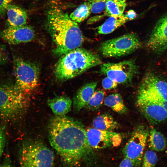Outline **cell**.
<instances>
[{
    "label": "cell",
    "mask_w": 167,
    "mask_h": 167,
    "mask_svg": "<svg viewBox=\"0 0 167 167\" xmlns=\"http://www.w3.org/2000/svg\"><path fill=\"white\" fill-rule=\"evenodd\" d=\"M48 132L51 145L68 165H77L93 153L86 129L75 119L65 115L55 116L49 122Z\"/></svg>",
    "instance_id": "6da1fadb"
},
{
    "label": "cell",
    "mask_w": 167,
    "mask_h": 167,
    "mask_svg": "<svg viewBox=\"0 0 167 167\" xmlns=\"http://www.w3.org/2000/svg\"><path fill=\"white\" fill-rule=\"evenodd\" d=\"M46 27L54 44L53 52L58 55L79 47L84 39L78 24L57 7L47 13Z\"/></svg>",
    "instance_id": "7a4b0ae2"
},
{
    "label": "cell",
    "mask_w": 167,
    "mask_h": 167,
    "mask_svg": "<svg viewBox=\"0 0 167 167\" xmlns=\"http://www.w3.org/2000/svg\"><path fill=\"white\" fill-rule=\"evenodd\" d=\"M101 63L98 54L79 47L62 55L56 64L54 74L58 80L66 81L78 76Z\"/></svg>",
    "instance_id": "3957f363"
},
{
    "label": "cell",
    "mask_w": 167,
    "mask_h": 167,
    "mask_svg": "<svg viewBox=\"0 0 167 167\" xmlns=\"http://www.w3.org/2000/svg\"><path fill=\"white\" fill-rule=\"evenodd\" d=\"M25 94L16 86L0 87V118L10 121L21 115L27 105Z\"/></svg>",
    "instance_id": "277c9868"
},
{
    "label": "cell",
    "mask_w": 167,
    "mask_h": 167,
    "mask_svg": "<svg viewBox=\"0 0 167 167\" xmlns=\"http://www.w3.org/2000/svg\"><path fill=\"white\" fill-rule=\"evenodd\" d=\"M54 160L53 152L40 141H27L22 147L20 167H53Z\"/></svg>",
    "instance_id": "5b68a950"
},
{
    "label": "cell",
    "mask_w": 167,
    "mask_h": 167,
    "mask_svg": "<svg viewBox=\"0 0 167 167\" xmlns=\"http://www.w3.org/2000/svg\"><path fill=\"white\" fill-rule=\"evenodd\" d=\"M142 45L138 35L135 32H131L103 42L99 50L105 57H118L134 52Z\"/></svg>",
    "instance_id": "8992f818"
},
{
    "label": "cell",
    "mask_w": 167,
    "mask_h": 167,
    "mask_svg": "<svg viewBox=\"0 0 167 167\" xmlns=\"http://www.w3.org/2000/svg\"><path fill=\"white\" fill-rule=\"evenodd\" d=\"M14 71L16 86L19 90L26 93L36 88L39 74L37 65L18 58L14 61Z\"/></svg>",
    "instance_id": "52a82bcc"
},
{
    "label": "cell",
    "mask_w": 167,
    "mask_h": 167,
    "mask_svg": "<svg viewBox=\"0 0 167 167\" xmlns=\"http://www.w3.org/2000/svg\"><path fill=\"white\" fill-rule=\"evenodd\" d=\"M100 72L118 84L131 83L138 74L139 67L135 60H124L117 63L108 62L101 66Z\"/></svg>",
    "instance_id": "ba28073f"
},
{
    "label": "cell",
    "mask_w": 167,
    "mask_h": 167,
    "mask_svg": "<svg viewBox=\"0 0 167 167\" xmlns=\"http://www.w3.org/2000/svg\"><path fill=\"white\" fill-rule=\"evenodd\" d=\"M149 133L147 127L143 125L138 126L123 148L124 157L132 161L134 167H140Z\"/></svg>",
    "instance_id": "9c48e42d"
},
{
    "label": "cell",
    "mask_w": 167,
    "mask_h": 167,
    "mask_svg": "<svg viewBox=\"0 0 167 167\" xmlns=\"http://www.w3.org/2000/svg\"><path fill=\"white\" fill-rule=\"evenodd\" d=\"M137 94L138 99L167 100V82L154 73L148 72L142 79Z\"/></svg>",
    "instance_id": "30bf717a"
},
{
    "label": "cell",
    "mask_w": 167,
    "mask_h": 167,
    "mask_svg": "<svg viewBox=\"0 0 167 167\" xmlns=\"http://www.w3.org/2000/svg\"><path fill=\"white\" fill-rule=\"evenodd\" d=\"M88 143L92 149H101L111 146L117 147L121 143V135L112 131L100 130L94 128L86 129Z\"/></svg>",
    "instance_id": "8fae6325"
},
{
    "label": "cell",
    "mask_w": 167,
    "mask_h": 167,
    "mask_svg": "<svg viewBox=\"0 0 167 167\" xmlns=\"http://www.w3.org/2000/svg\"><path fill=\"white\" fill-rule=\"evenodd\" d=\"M146 46L156 54H163L167 49V12L157 21L146 43Z\"/></svg>",
    "instance_id": "7c38bea8"
},
{
    "label": "cell",
    "mask_w": 167,
    "mask_h": 167,
    "mask_svg": "<svg viewBox=\"0 0 167 167\" xmlns=\"http://www.w3.org/2000/svg\"><path fill=\"white\" fill-rule=\"evenodd\" d=\"M0 37L10 44L17 45L31 41L35 32L31 27L26 25L8 27L0 31Z\"/></svg>",
    "instance_id": "4fadbf2b"
},
{
    "label": "cell",
    "mask_w": 167,
    "mask_h": 167,
    "mask_svg": "<svg viewBox=\"0 0 167 167\" xmlns=\"http://www.w3.org/2000/svg\"><path fill=\"white\" fill-rule=\"evenodd\" d=\"M136 104L141 113L152 124H157L167 119V111L158 104L137 99Z\"/></svg>",
    "instance_id": "5bb4252c"
},
{
    "label": "cell",
    "mask_w": 167,
    "mask_h": 167,
    "mask_svg": "<svg viewBox=\"0 0 167 167\" xmlns=\"http://www.w3.org/2000/svg\"><path fill=\"white\" fill-rule=\"evenodd\" d=\"M97 84V82H89L78 90L73 99V107L76 111H79L85 107L94 94Z\"/></svg>",
    "instance_id": "9a60e30c"
},
{
    "label": "cell",
    "mask_w": 167,
    "mask_h": 167,
    "mask_svg": "<svg viewBox=\"0 0 167 167\" xmlns=\"http://www.w3.org/2000/svg\"><path fill=\"white\" fill-rule=\"evenodd\" d=\"M6 24L7 27L25 25L27 14L25 10L18 6L9 4L7 7Z\"/></svg>",
    "instance_id": "2e32d148"
},
{
    "label": "cell",
    "mask_w": 167,
    "mask_h": 167,
    "mask_svg": "<svg viewBox=\"0 0 167 167\" xmlns=\"http://www.w3.org/2000/svg\"><path fill=\"white\" fill-rule=\"evenodd\" d=\"M72 103L68 97L60 96L48 99L47 104L53 113L57 116H63L70 112Z\"/></svg>",
    "instance_id": "e0dca14e"
},
{
    "label": "cell",
    "mask_w": 167,
    "mask_h": 167,
    "mask_svg": "<svg viewBox=\"0 0 167 167\" xmlns=\"http://www.w3.org/2000/svg\"><path fill=\"white\" fill-rule=\"evenodd\" d=\"M109 17L103 24L97 28L98 34L110 33L129 21L124 14L120 16Z\"/></svg>",
    "instance_id": "ac0fdd59"
},
{
    "label": "cell",
    "mask_w": 167,
    "mask_h": 167,
    "mask_svg": "<svg viewBox=\"0 0 167 167\" xmlns=\"http://www.w3.org/2000/svg\"><path fill=\"white\" fill-rule=\"evenodd\" d=\"M93 128L101 130L112 131L118 126V123L113 117L108 114L100 115L96 117L92 122Z\"/></svg>",
    "instance_id": "d6986e66"
},
{
    "label": "cell",
    "mask_w": 167,
    "mask_h": 167,
    "mask_svg": "<svg viewBox=\"0 0 167 167\" xmlns=\"http://www.w3.org/2000/svg\"><path fill=\"white\" fill-rule=\"evenodd\" d=\"M126 0H107L105 9L104 14L101 15L105 16H118L123 14L126 7Z\"/></svg>",
    "instance_id": "ffe728a7"
},
{
    "label": "cell",
    "mask_w": 167,
    "mask_h": 167,
    "mask_svg": "<svg viewBox=\"0 0 167 167\" xmlns=\"http://www.w3.org/2000/svg\"><path fill=\"white\" fill-rule=\"evenodd\" d=\"M104 102L105 105L117 113L123 114L127 112V108L119 94L115 93L108 95L105 98Z\"/></svg>",
    "instance_id": "44dd1931"
},
{
    "label": "cell",
    "mask_w": 167,
    "mask_h": 167,
    "mask_svg": "<svg viewBox=\"0 0 167 167\" xmlns=\"http://www.w3.org/2000/svg\"><path fill=\"white\" fill-rule=\"evenodd\" d=\"M149 134L148 146L150 149L157 152L164 150L166 147V141L162 134L153 127Z\"/></svg>",
    "instance_id": "7402d4cb"
},
{
    "label": "cell",
    "mask_w": 167,
    "mask_h": 167,
    "mask_svg": "<svg viewBox=\"0 0 167 167\" xmlns=\"http://www.w3.org/2000/svg\"><path fill=\"white\" fill-rule=\"evenodd\" d=\"M91 12L90 5L85 2L76 8L69 16L73 21L79 23L87 19Z\"/></svg>",
    "instance_id": "603a6c76"
},
{
    "label": "cell",
    "mask_w": 167,
    "mask_h": 167,
    "mask_svg": "<svg viewBox=\"0 0 167 167\" xmlns=\"http://www.w3.org/2000/svg\"><path fill=\"white\" fill-rule=\"evenodd\" d=\"M104 96V92L101 90L95 91L85 107L92 110L97 109L102 104Z\"/></svg>",
    "instance_id": "cb8c5ba5"
},
{
    "label": "cell",
    "mask_w": 167,
    "mask_h": 167,
    "mask_svg": "<svg viewBox=\"0 0 167 167\" xmlns=\"http://www.w3.org/2000/svg\"><path fill=\"white\" fill-rule=\"evenodd\" d=\"M157 160L154 152L151 150H147L143 156L142 167H155Z\"/></svg>",
    "instance_id": "d4e9b609"
},
{
    "label": "cell",
    "mask_w": 167,
    "mask_h": 167,
    "mask_svg": "<svg viewBox=\"0 0 167 167\" xmlns=\"http://www.w3.org/2000/svg\"><path fill=\"white\" fill-rule=\"evenodd\" d=\"M90 5L91 12L98 14L105 9L107 0H87Z\"/></svg>",
    "instance_id": "484cf974"
},
{
    "label": "cell",
    "mask_w": 167,
    "mask_h": 167,
    "mask_svg": "<svg viewBox=\"0 0 167 167\" xmlns=\"http://www.w3.org/2000/svg\"><path fill=\"white\" fill-rule=\"evenodd\" d=\"M6 140L5 128L4 126L0 127V162L5 147Z\"/></svg>",
    "instance_id": "4316f807"
},
{
    "label": "cell",
    "mask_w": 167,
    "mask_h": 167,
    "mask_svg": "<svg viewBox=\"0 0 167 167\" xmlns=\"http://www.w3.org/2000/svg\"><path fill=\"white\" fill-rule=\"evenodd\" d=\"M118 83L107 77L102 80V85L105 89H111L116 88L118 86Z\"/></svg>",
    "instance_id": "83f0119b"
},
{
    "label": "cell",
    "mask_w": 167,
    "mask_h": 167,
    "mask_svg": "<svg viewBox=\"0 0 167 167\" xmlns=\"http://www.w3.org/2000/svg\"><path fill=\"white\" fill-rule=\"evenodd\" d=\"M14 0H0V18L5 15L8 5Z\"/></svg>",
    "instance_id": "f1b7e54d"
},
{
    "label": "cell",
    "mask_w": 167,
    "mask_h": 167,
    "mask_svg": "<svg viewBox=\"0 0 167 167\" xmlns=\"http://www.w3.org/2000/svg\"><path fill=\"white\" fill-rule=\"evenodd\" d=\"M118 167H134L132 161L128 158L124 157L120 162Z\"/></svg>",
    "instance_id": "f546056e"
},
{
    "label": "cell",
    "mask_w": 167,
    "mask_h": 167,
    "mask_svg": "<svg viewBox=\"0 0 167 167\" xmlns=\"http://www.w3.org/2000/svg\"><path fill=\"white\" fill-rule=\"evenodd\" d=\"M129 21L134 19L137 17V14L135 11L130 10L125 14Z\"/></svg>",
    "instance_id": "4dcf8cb0"
},
{
    "label": "cell",
    "mask_w": 167,
    "mask_h": 167,
    "mask_svg": "<svg viewBox=\"0 0 167 167\" xmlns=\"http://www.w3.org/2000/svg\"><path fill=\"white\" fill-rule=\"evenodd\" d=\"M158 104L162 106L167 111V100L163 99L147 100Z\"/></svg>",
    "instance_id": "1f68e13d"
},
{
    "label": "cell",
    "mask_w": 167,
    "mask_h": 167,
    "mask_svg": "<svg viewBox=\"0 0 167 167\" xmlns=\"http://www.w3.org/2000/svg\"><path fill=\"white\" fill-rule=\"evenodd\" d=\"M7 60V57L4 50L0 47V64L3 63Z\"/></svg>",
    "instance_id": "d6a6232c"
},
{
    "label": "cell",
    "mask_w": 167,
    "mask_h": 167,
    "mask_svg": "<svg viewBox=\"0 0 167 167\" xmlns=\"http://www.w3.org/2000/svg\"><path fill=\"white\" fill-rule=\"evenodd\" d=\"M11 161L9 158H6L0 164V167H11Z\"/></svg>",
    "instance_id": "836d02e7"
}]
</instances>
